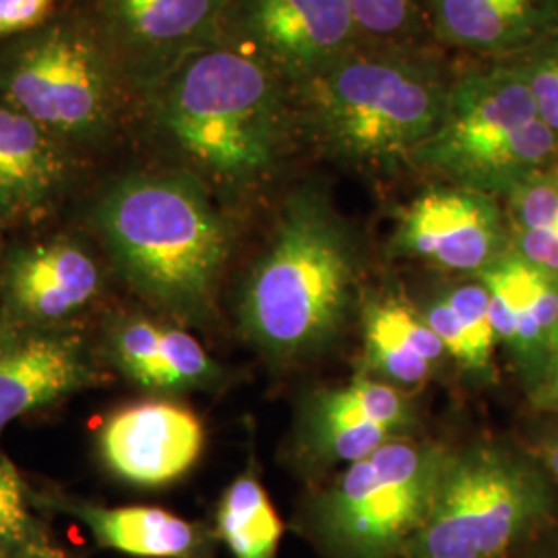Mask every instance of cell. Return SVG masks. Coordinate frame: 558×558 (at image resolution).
Returning <instances> with one entry per match:
<instances>
[{
	"mask_svg": "<svg viewBox=\"0 0 558 558\" xmlns=\"http://www.w3.org/2000/svg\"><path fill=\"white\" fill-rule=\"evenodd\" d=\"M94 220L114 269L140 299L184 323L211 317L230 232L197 177L129 174L101 195Z\"/></svg>",
	"mask_w": 558,
	"mask_h": 558,
	"instance_id": "1",
	"label": "cell"
},
{
	"mask_svg": "<svg viewBox=\"0 0 558 558\" xmlns=\"http://www.w3.org/2000/svg\"><path fill=\"white\" fill-rule=\"evenodd\" d=\"M430 48L360 44L290 85L294 129L339 160H412L437 131L456 77Z\"/></svg>",
	"mask_w": 558,
	"mask_h": 558,
	"instance_id": "2",
	"label": "cell"
},
{
	"mask_svg": "<svg viewBox=\"0 0 558 558\" xmlns=\"http://www.w3.org/2000/svg\"><path fill=\"white\" fill-rule=\"evenodd\" d=\"M147 92L161 135L226 184L267 174L296 131L290 85L251 48L223 40L180 60Z\"/></svg>",
	"mask_w": 558,
	"mask_h": 558,
	"instance_id": "3",
	"label": "cell"
},
{
	"mask_svg": "<svg viewBox=\"0 0 558 558\" xmlns=\"http://www.w3.org/2000/svg\"><path fill=\"white\" fill-rule=\"evenodd\" d=\"M354 279L345 223L319 191L302 189L283 205L274 239L244 281L240 325L267 356H302L333 338Z\"/></svg>",
	"mask_w": 558,
	"mask_h": 558,
	"instance_id": "4",
	"label": "cell"
},
{
	"mask_svg": "<svg viewBox=\"0 0 558 558\" xmlns=\"http://www.w3.org/2000/svg\"><path fill=\"white\" fill-rule=\"evenodd\" d=\"M410 161L505 197L558 163V140L518 60H493L453 77L437 131Z\"/></svg>",
	"mask_w": 558,
	"mask_h": 558,
	"instance_id": "5",
	"label": "cell"
},
{
	"mask_svg": "<svg viewBox=\"0 0 558 558\" xmlns=\"http://www.w3.org/2000/svg\"><path fill=\"white\" fill-rule=\"evenodd\" d=\"M119 62L77 23H44L0 52V100L62 143L98 141L119 112Z\"/></svg>",
	"mask_w": 558,
	"mask_h": 558,
	"instance_id": "6",
	"label": "cell"
},
{
	"mask_svg": "<svg viewBox=\"0 0 558 558\" xmlns=\"http://www.w3.org/2000/svg\"><path fill=\"white\" fill-rule=\"evenodd\" d=\"M449 456L393 439L350 463L320 499L319 532L339 558H398L435 499Z\"/></svg>",
	"mask_w": 558,
	"mask_h": 558,
	"instance_id": "7",
	"label": "cell"
},
{
	"mask_svg": "<svg viewBox=\"0 0 558 558\" xmlns=\"http://www.w3.org/2000/svg\"><path fill=\"white\" fill-rule=\"evenodd\" d=\"M536 486L493 449L449 458L430 511L408 546L412 558H499L534 518Z\"/></svg>",
	"mask_w": 558,
	"mask_h": 558,
	"instance_id": "8",
	"label": "cell"
},
{
	"mask_svg": "<svg viewBox=\"0 0 558 558\" xmlns=\"http://www.w3.org/2000/svg\"><path fill=\"white\" fill-rule=\"evenodd\" d=\"M391 246L401 257L478 276L511 251V236L495 195L449 184L426 189L403 207Z\"/></svg>",
	"mask_w": 558,
	"mask_h": 558,
	"instance_id": "9",
	"label": "cell"
},
{
	"mask_svg": "<svg viewBox=\"0 0 558 558\" xmlns=\"http://www.w3.org/2000/svg\"><path fill=\"white\" fill-rule=\"evenodd\" d=\"M239 0H101L106 46L154 87L180 60L221 41Z\"/></svg>",
	"mask_w": 558,
	"mask_h": 558,
	"instance_id": "10",
	"label": "cell"
},
{
	"mask_svg": "<svg viewBox=\"0 0 558 558\" xmlns=\"http://www.w3.org/2000/svg\"><path fill=\"white\" fill-rule=\"evenodd\" d=\"M104 380L98 352L77 327L0 319V433L11 422Z\"/></svg>",
	"mask_w": 558,
	"mask_h": 558,
	"instance_id": "11",
	"label": "cell"
},
{
	"mask_svg": "<svg viewBox=\"0 0 558 558\" xmlns=\"http://www.w3.org/2000/svg\"><path fill=\"white\" fill-rule=\"evenodd\" d=\"M234 21L251 50L288 85L364 44L348 0H239Z\"/></svg>",
	"mask_w": 558,
	"mask_h": 558,
	"instance_id": "12",
	"label": "cell"
},
{
	"mask_svg": "<svg viewBox=\"0 0 558 558\" xmlns=\"http://www.w3.org/2000/svg\"><path fill=\"white\" fill-rule=\"evenodd\" d=\"M101 290V267L80 242L25 244L0 267V319L32 327L71 325L96 304Z\"/></svg>",
	"mask_w": 558,
	"mask_h": 558,
	"instance_id": "13",
	"label": "cell"
},
{
	"mask_svg": "<svg viewBox=\"0 0 558 558\" xmlns=\"http://www.w3.org/2000/svg\"><path fill=\"white\" fill-rule=\"evenodd\" d=\"M199 416L174 401H140L114 410L98 433L104 465L133 486L156 488L182 478L201 458Z\"/></svg>",
	"mask_w": 558,
	"mask_h": 558,
	"instance_id": "14",
	"label": "cell"
},
{
	"mask_svg": "<svg viewBox=\"0 0 558 558\" xmlns=\"http://www.w3.org/2000/svg\"><path fill=\"white\" fill-rule=\"evenodd\" d=\"M433 40L484 62L518 59L558 32V0H428Z\"/></svg>",
	"mask_w": 558,
	"mask_h": 558,
	"instance_id": "15",
	"label": "cell"
},
{
	"mask_svg": "<svg viewBox=\"0 0 558 558\" xmlns=\"http://www.w3.org/2000/svg\"><path fill=\"white\" fill-rule=\"evenodd\" d=\"M69 179L64 143L0 100V221L40 220Z\"/></svg>",
	"mask_w": 558,
	"mask_h": 558,
	"instance_id": "16",
	"label": "cell"
},
{
	"mask_svg": "<svg viewBox=\"0 0 558 558\" xmlns=\"http://www.w3.org/2000/svg\"><path fill=\"white\" fill-rule=\"evenodd\" d=\"M408 422L410 410L398 389L359 379L315 398L308 433L317 453L354 463L396 439Z\"/></svg>",
	"mask_w": 558,
	"mask_h": 558,
	"instance_id": "17",
	"label": "cell"
},
{
	"mask_svg": "<svg viewBox=\"0 0 558 558\" xmlns=\"http://www.w3.org/2000/svg\"><path fill=\"white\" fill-rule=\"evenodd\" d=\"M32 502L81 521L101 548L140 558H201L205 534L199 525L160 507H106L66 495H36Z\"/></svg>",
	"mask_w": 558,
	"mask_h": 558,
	"instance_id": "18",
	"label": "cell"
},
{
	"mask_svg": "<svg viewBox=\"0 0 558 558\" xmlns=\"http://www.w3.org/2000/svg\"><path fill=\"white\" fill-rule=\"evenodd\" d=\"M497 339L534 352L558 329V279L509 251L480 271Z\"/></svg>",
	"mask_w": 558,
	"mask_h": 558,
	"instance_id": "19",
	"label": "cell"
},
{
	"mask_svg": "<svg viewBox=\"0 0 558 558\" xmlns=\"http://www.w3.org/2000/svg\"><path fill=\"white\" fill-rule=\"evenodd\" d=\"M366 362L385 379L420 385L445 354L430 325L401 300L373 302L364 313Z\"/></svg>",
	"mask_w": 558,
	"mask_h": 558,
	"instance_id": "20",
	"label": "cell"
},
{
	"mask_svg": "<svg viewBox=\"0 0 558 558\" xmlns=\"http://www.w3.org/2000/svg\"><path fill=\"white\" fill-rule=\"evenodd\" d=\"M511 251L558 279V163L505 195Z\"/></svg>",
	"mask_w": 558,
	"mask_h": 558,
	"instance_id": "21",
	"label": "cell"
},
{
	"mask_svg": "<svg viewBox=\"0 0 558 558\" xmlns=\"http://www.w3.org/2000/svg\"><path fill=\"white\" fill-rule=\"evenodd\" d=\"M218 536L234 558H276L283 523L253 470H246L221 495Z\"/></svg>",
	"mask_w": 558,
	"mask_h": 558,
	"instance_id": "22",
	"label": "cell"
},
{
	"mask_svg": "<svg viewBox=\"0 0 558 558\" xmlns=\"http://www.w3.org/2000/svg\"><path fill=\"white\" fill-rule=\"evenodd\" d=\"M364 44L433 46L428 0H348Z\"/></svg>",
	"mask_w": 558,
	"mask_h": 558,
	"instance_id": "23",
	"label": "cell"
},
{
	"mask_svg": "<svg viewBox=\"0 0 558 558\" xmlns=\"http://www.w3.org/2000/svg\"><path fill=\"white\" fill-rule=\"evenodd\" d=\"M32 490L0 449V553L50 546L32 515Z\"/></svg>",
	"mask_w": 558,
	"mask_h": 558,
	"instance_id": "24",
	"label": "cell"
},
{
	"mask_svg": "<svg viewBox=\"0 0 558 558\" xmlns=\"http://www.w3.org/2000/svg\"><path fill=\"white\" fill-rule=\"evenodd\" d=\"M445 300L453 308L459 325L468 338V343L472 348L474 371H486L497 343V333L490 319L488 290L484 288L482 281L463 283Z\"/></svg>",
	"mask_w": 558,
	"mask_h": 558,
	"instance_id": "25",
	"label": "cell"
},
{
	"mask_svg": "<svg viewBox=\"0 0 558 558\" xmlns=\"http://www.w3.org/2000/svg\"><path fill=\"white\" fill-rule=\"evenodd\" d=\"M515 60L527 77L542 119L558 140V32Z\"/></svg>",
	"mask_w": 558,
	"mask_h": 558,
	"instance_id": "26",
	"label": "cell"
},
{
	"mask_svg": "<svg viewBox=\"0 0 558 558\" xmlns=\"http://www.w3.org/2000/svg\"><path fill=\"white\" fill-rule=\"evenodd\" d=\"M54 0H0V40L20 38L50 17Z\"/></svg>",
	"mask_w": 558,
	"mask_h": 558,
	"instance_id": "27",
	"label": "cell"
},
{
	"mask_svg": "<svg viewBox=\"0 0 558 558\" xmlns=\"http://www.w3.org/2000/svg\"><path fill=\"white\" fill-rule=\"evenodd\" d=\"M424 320L430 325V329L439 336L442 345H445V352H449L453 359L461 362L463 366L472 368L474 371V359H472V348L468 343V338L459 325L458 317L453 313V308L447 304V300L433 304Z\"/></svg>",
	"mask_w": 558,
	"mask_h": 558,
	"instance_id": "28",
	"label": "cell"
},
{
	"mask_svg": "<svg viewBox=\"0 0 558 558\" xmlns=\"http://www.w3.org/2000/svg\"><path fill=\"white\" fill-rule=\"evenodd\" d=\"M0 558H64L57 548L46 546V548H32V550H11V553H0Z\"/></svg>",
	"mask_w": 558,
	"mask_h": 558,
	"instance_id": "29",
	"label": "cell"
},
{
	"mask_svg": "<svg viewBox=\"0 0 558 558\" xmlns=\"http://www.w3.org/2000/svg\"><path fill=\"white\" fill-rule=\"evenodd\" d=\"M553 398L557 399L558 403V329L555 333V380H553Z\"/></svg>",
	"mask_w": 558,
	"mask_h": 558,
	"instance_id": "30",
	"label": "cell"
},
{
	"mask_svg": "<svg viewBox=\"0 0 558 558\" xmlns=\"http://www.w3.org/2000/svg\"><path fill=\"white\" fill-rule=\"evenodd\" d=\"M550 468H553V472L557 474L558 478V445L550 449Z\"/></svg>",
	"mask_w": 558,
	"mask_h": 558,
	"instance_id": "31",
	"label": "cell"
}]
</instances>
